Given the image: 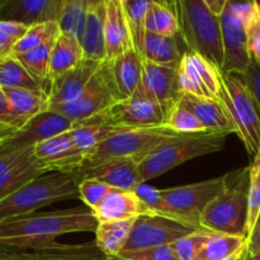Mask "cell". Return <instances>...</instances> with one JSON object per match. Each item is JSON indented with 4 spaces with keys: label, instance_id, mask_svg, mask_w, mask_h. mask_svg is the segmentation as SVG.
<instances>
[{
    "label": "cell",
    "instance_id": "41",
    "mask_svg": "<svg viewBox=\"0 0 260 260\" xmlns=\"http://www.w3.org/2000/svg\"><path fill=\"white\" fill-rule=\"evenodd\" d=\"M211 233L212 231L206 229H198L189 235L173 243L172 248L180 260H196L205 244L207 243Z\"/></svg>",
    "mask_w": 260,
    "mask_h": 260
},
{
    "label": "cell",
    "instance_id": "49",
    "mask_svg": "<svg viewBox=\"0 0 260 260\" xmlns=\"http://www.w3.org/2000/svg\"><path fill=\"white\" fill-rule=\"evenodd\" d=\"M206 5L208 7V9L213 13L217 17H221V14L223 13L226 8V3L228 0H205Z\"/></svg>",
    "mask_w": 260,
    "mask_h": 260
},
{
    "label": "cell",
    "instance_id": "13",
    "mask_svg": "<svg viewBox=\"0 0 260 260\" xmlns=\"http://www.w3.org/2000/svg\"><path fill=\"white\" fill-rule=\"evenodd\" d=\"M46 174L35 147H0V201Z\"/></svg>",
    "mask_w": 260,
    "mask_h": 260
},
{
    "label": "cell",
    "instance_id": "37",
    "mask_svg": "<svg viewBox=\"0 0 260 260\" xmlns=\"http://www.w3.org/2000/svg\"><path fill=\"white\" fill-rule=\"evenodd\" d=\"M89 0H62L57 23L62 35L76 38L80 42L86 19Z\"/></svg>",
    "mask_w": 260,
    "mask_h": 260
},
{
    "label": "cell",
    "instance_id": "43",
    "mask_svg": "<svg viewBox=\"0 0 260 260\" xmlns=\"http://www.w3.org/2000/svg\"><path fill=\"white\" fill-rule=\"evenodd\" d=\"M117 258L126 260H180L172 245H161L136 251H122Z\"/></svg>",
    "mask_w": 260,
    "mask_h": 260
},
{
    "label": "cell",
    "instance_id": "11",
    "mask_svg": "<svg viewBox=\"0 0 260 260\" xmlns=\"http://www.w3.org/2000/svg\"><path fill=\"white\" fill-rule=\"evenodd\" d=\"M177 70L182 94L218 101L221 93L220 69L211 61L198 53L185 51Z\"/></svg>",
    "mask_w": 260,
    "mask_h": 260
},
{
    "label": "cell",
    "instance_id": "22",
    "mask_svg": "<svg viewBox=\"0 0 260 260\" xmlns=\"http://www.w3.org/2000/svg\"><path fill=\"white\" fill-rule=\"evenodd\" d=\"M93 215L98 222H103L131 220L151 213L134 190L111 188L98 207L93 211Z\"/></svg>",
    "mask_w": 260,
    "mask_h": 260
},
{
    "label": "cell",
    "instance_id": "39",
    "mask_svg": "<svg viewBox=\"0 0 260 260\" xmlns=\"http://www.w3.org/2000/svg\"><path fill=\"white\" fill-rule=\"evenodd\" d=\"M165 124H168L170 128L182 135L207 132V128L201 123L200 119H198L189 109L180 106L178 102L170 108V111L168 112Z\"/></svg>",
    "mask_w": 260,
    "mask_h": 260
},
{
    "label": "cell",
    "instance_id": "38",
    "mask_svg": "<svg viewBox=\"0 0 260 260\" xmlns=\"http://www.w3.org/2000/svg\"><path fill=\"white\" fill-rule=\"evenodd\" d=\"M61 35L60 25L57 22H47L32 25L28 28L25 35L15 43L13 53H23L43 45L47 41L56 40Z\"/></svg>",
    "mask_w": 260,
    "mask_h": 260
},
{
    "label": "cell",
    "instance_id": "53",
    "mask_svg": "<svg viewBox=\"0 0 260 260\" xmlns=\"http://www.w3.org/2000/svg\"><path fill=\"white\" fill-rule=\"evenodd\" d=\"M109 260H126V259H121V258H117L116 256V258H109Z\"/></svg>",
    "mask_w": 260,
    "mask_h": 260
},
{
    "label": "cell",
    "instance_id": "8",
    "mask_svg": "<svg viewBox=\"0 0 260 260\" xmlns=\"http://www.w3.org/2000/svg\"><path fill=\"white\" fill-rule=\"evenodd\" d=\"M121 101L113 75H112L111 62L103 61L90 79L83 93L75 99L66 104L50 107L48 111L57 112L76 124L93 118L98 114Z\"/></svg>",
    "mask_w": 260,
    "mask_h": 260
},
{
    "label": "cell",
    "instance_id": "4",
    "mask_svg": "<svg viewBox=\"0 0 260 260\" xmlns=\"http://www.w3.org/2000/svg\"><path fill=\"white\" fill-rule=\"evenodd\" d=\"M226 137L228 135L225 134L207 131L201 134L178 135L165 140L139 161L142 183L165 174L188 160L220 151L225 146Z\"/></svg>",
    "mask_w": 260,
    "mask_h": 260
},
{
    "label": "cell",
    "instance_id": "16",
    "mask_svg": "<svg viewBox=\"0 0 260 260\" xmlns=\"http://www.w3.org/2000/svg\"><path fill=\"white\" fill-rule=\"evenodd\" d=\"M75 123L68 117L53 111L37 114L5 141L2 147L35 146L38 142L74 129Z\"/></svg>",
    "mask_w": 260,
    "mask_h": 260
},
{
    "label": "cell",
    "instance_id": "3",
    "mask_svg": "<svg viewBox=\"0 0 260 260\" xmlns=\"http://www.w3.org/2000/svg\"><path fill=\"white\" fill-rule=\"evenodd\" d=\"M179 23V36L188 51L203 56L222 69L223 50L220 17L213 14L205 0L170 3Z\"/></svg>",
    "mask_w": 260,
    "mask_h": 260
},
{
    "label": "cell",
    "instance_id": "29",
    "mask_svg": "<svg viewBox=\"0 0 260 260\" xmlns=\"http://www.w3.org/2000/svg\"><path fill=\"white\" fill-rule=\"evenodd\" d=\"M183 53L178 46L177 37H162V36L146 33L142 60L161 66L178 69Z\"/></svg>",
    "mask_w": 260,
    "mask_h": 260
},
{
    "label": "cell",
    "instance_id": "10",
    "mask_svg": "<svg viewBox=\"0 0 260 260\" xmlns=\"http://www.w3.org/2000/svg\"><path fill=\"white\" fill-rule=\"evenodd\" d=\"M93 118L123 131L161 126L167 122V113L140 84L129 98L117 102Z\"/></svg>",
    "mask_w": 260,
    "mask_h": 260
},
{
    "label": "cell",
    "instance_id": "7",
    "mask_svg": "<svg viewBox=\"0 0 260 260\" xmlns=\"http://www.w3.org/2000/svg\"><path fill=\"white\" fill-rule=\"evenodd\" d=\"M178 135L182 134L175 132L168 124L119 131L88 155L80 169L96 167L113 160L135 159L140 161L165 140Z\"/></svg>",
    "mask_w": 260,
    "mask_h": 260
},
{
    "label": "cell",
    "instance_id": "20",
    "mask_svg": "<svg viewBox=\"0 0 260 260\" xmlns=\"http://www.w3.org/2000/svg\"><path fill=\"white\" fill-rule=\"evenodd\" d=\"M0 260H109L94 243L58 244L35 250L0 251Z\"/></svg>",
    "mask_w": 260,
    "mask_h": 260
},
{
    "label": "cell",
    "instance_id": "34",
    "mask_svg": "<svg viewBox=\"0 0 260 260\" xmlns=\"http://www.w3.org/2000/svg\"><path fill=\"white\" fill-rule=\"evenodd\" d=\"M152 2V0H151ZM151 2L149 0H121L127 27L131 36L132 46L142 58L144 56L145 37H146V14Z\"/></svg>",
    "mask_w": 260,
    "mask_h": 260
},
{
    "label": "cell",
    "instance_id": "32",
    "mask_svg": "<svg viewBox=\"0 0 260 260\" xmlns=\"http://www.w3.org/2000/svg\"><path fill=\"white\" fill-rule=\"evenodd\" d=\"M57 40V38H56ZM56 40L47 41L43 45L23 53H13L25 70L38 81L42 90L47 94L48 81H50V58Z\"/></svg>",
    "mask_w": 260,
    "mask_h": 260
},
{
    "label": "cell",
    "instance_id": "26",
    "mask_svg": "<svg viewBox=\"0 0 260 260\" xmlns=\"http://www.w3.org/2000/svg\"><path fill=\"white\" fill-rule=\"evenodd\" d=\"M109 62L119 98H129L141 84L142 58L136 51L129 50Z\"/></svg>",
    "mask_w": 260,
    "mask_h": 260
},
{
    "label": "cell",
    "instance_id": "12",
    "mask_svg": "<svg viewBox=\"0 0 260 260\" xmlns=\"http://www.w3.org/2000/svg\"><path fill=\"white\" fill-rule=\"evenodd\" d=\"M196 230L198 229L161 216L142 215L135 221L131 235L122 251H136L155 246L172 245Z\"/></svg>",
    "mask_w": 260,
    "mask_h": 260
},
{
    "label": "cell",
    "instance_id": "19",
    "mask_svg": "<svg viewBox=\"0 0 260 260\" xmlns=\"http://www.w3.org/2000/svg\"><path fill=\"white\" fill-rule=\"evenodd\" d=\"M78 180L95 179L112 188L134 190L142 183L139 172V161L135 159L113 160L91 168H83L73 173Z\"/></svg>",
    "mask_w": 260,
    "mask_h": 260
},
{
    "label": "cell",
    "instance_id": "25",
    "mask_svg": "<svg viewBox=\"0 0 260 260\" xmlns=\"http://www.w3.org/2000/svg\"><path fill=\"white\" fill-rule=\"evenodd\" d=\"M178 103L189 109L200 119L201 123L207 128V131L236 135L235 126L220 99L210 101V99L197 98L189 94H182Z\"/></svg>",
    "mask_w": 260,
    "mask_h": 260
},
{
    "label": "cell",
    "instance_id": "35",
    "mask_svg": "<svg viewBox=\"0 0 260 260\" xmlns=\"http://www.w3.org/2000/svg\"><path fill=\"white\" fill-rule=\"evenodd\" d=\"M146 32L162 37H177L179 23L177 14L168 2L152 0L146 14Z\"/></svg>",
    "mask_w": 260,
    "mask_h": 260
},
{
    "label": "cell",
    "instance_id": "51",
    "mask_svg": "<svg viewBox=\"0 0 260 260\" xmlns=\"http://www.w3.org/2000/svg\"><path fill=\"white\" fill-rule=\"evenodd\" d=\"M246 254H248V249H246V250H243V251H241V253L236 254V255H234V256H230V258H228V259H223V260H243L244 258H245V255H246Z\"/></svg>",
    "mask_w": 260,
    "mask_h": 260
},
{
    "label": "cell",
    "instance_id": "45",
    "mask_svg": "<svg viewBox=\"0 0 260 260\" xmlns=\"http://www.w3.org/2000/svg\"><path fill=\"white\" fill-rule=\"evenodd\" d=\"M0 124L15 129H20L25 124V122L12 108L2 89H0Z\"/></svg>",
    "mask_w": 260,
    "mask_h": 260
},
{
    "label": "cell",
    "instance_id": "2",
    "mask_svg": "<svg viewBox=\"0 0 260 260\" xmlns=\"http://www.w3.org/2000/svg\"><path fill=\"white\" fill-rule=\"evenodd\" d=\"M249 179V167L228 173L223 189L211 201L201 216V228L213 233L248 238Z\"/></svg>",
    "mask_w": 260,
    "mask_h": 260
},
{
    "label": "cell",
    "instance_id": "47",
    "mask_svg": "<svg viewBox=\"0 0 260 260\" xmlns=\"http://www.w3.org/2000/svg\"><path fill=\"white\" fill-rule=\"evenodd\" d=\"M248 254L249 255L260 254V211L253 230L248 236Z\"/></svg>",
    "mask_w": 260,
    "mask_h": 260
},
{
    "label": "cell",
    "instance_id": "5",
    "mask_svg": "<svg viewBox=\"0 0 260 260\" xmlns=\"http://www.w3.org/2000/svg\"><path fill=\"white\" fill-rule=\"evenodd\" d=\"M78 184V178L68 173L41 175L0 201V222L35 213L53 203L79 198Z\"/></svg>",
    "mask_w": 260,
    "mask_h": 260
},
{
    "label": "cell",
    "instance_id": "52",
    "mask_svg": "<svg viewBox=\"0 0 260 260\" xmlns=\"http://www.w3.org/2000/svg\"><path fill=\"white\" fill-rule=\"evenodd\" d=\"M243 260H260V254H255V255H249V254H246L245 258Z\"/></svg>",
    "mask_w": 260,
    "mask_h": 260
},
{
    "label": "cell",
    "instance_id": "46",
    "mask_svg": "<svg viewBox=\"0 0 260 260\" xmlns=\"http://www.w3.org/2000/svg\"><path fill=\"white\" fill-rule=\"evenodd\" d=\"M240 76L244 83H245V85L248 86L249 91H250L251 96L255 102V106L258 108L260 116V68L254 61H251L246 73H244Z\"/></svg>",
    "mask_w": 260,
    "mask_h": 260
},
{
    "label": "cell",
    "instance_id": "48",
    "mask_svg": "<svg viewBox=\"0 0 260 260\" xmlns=\"http://www.w3.org/2000/svg\"><path fill=\"white\" fill-rule=\"evenodd\" d=\"M15 43H17V41L13 40L10 36H8L7 33L0 28V57L12 55Z\"/></svg>",
    "mask_w": 260,
    "mask_h": 260
},
{
    "label": "cell",
    "instance_id": "33",
    "mask_svg": "<svg viewBox=\"0 0 260 260\" xmlns=\"http://www.w3.org/2000/svg\"><path fill=\"white\" fill-rule=\"evenodd\" d=\"M248 249V238L211 233L207 243L196 260H223Z\"/></svg>",
    "mask_w": 260,
    "mask_h": 260
},
{
    "label": "cell",
    "instance_id": "9",
    "mask_svg": "<svg viewBox=\"0 0 260 260\" xmlns=\"http://www.w3.org/2000/svg\"><path fill=\"white\" fill-rule=\"evenodd\" d=\"M225 184L226 174L203 182L160 189V194L173 220L194 229H202L201 216L203 211Z\"/></svg>",
    "mask_w": 260,
    "mask_h": 260
},
{
    "label": "cell",
    "instance_id": "24",
    "mask_svg": "<svg viewBox=\"0 0 260 260\" xmlns=\"http://www.w3.org/2000/svg\"><path fill=\"white\" fill-rule=\"evenodd\" d=\"M106 60L112 61L134 50L121 0H106Z\"/></svg>",
    "mask_w": 260,
    "mask_h": 260
},
{
    "label": "cell",
    "instance_id": "1",
    "mask_svg": "<svg viewBox=\"0 0 260 260\" xmlns=\"http://www.w3.org/2000/svg\"><path fill=\"white\" fill-rule=\"evenodd\" d=\"M96 225L98 221L85 206L19 216L0 222V251L45 248L68 234L95 233Z\"/></svg>",
    "mask_w": 260,
    "mask_h": 260
},
{
    "label": "cell",
    "instance_id": "18",
    "mask_svg": "<svg viewBox=\"0 0 260 260\" xmlns=\"http://www.w3.org/2000/svg\"><path fill=\"white\" fill-rule=\"evenodd\" d=\"M142 86L162 107L165 113L179 101L182 91L178 83V70L142 60Z\"/></svg>",
    "mask_w": 260,
    "mask_h": 260
},
{
    "label": "cell",
    "instance_id": "14",
    "mask_svg": "<svg viewBox=\"0 0 260 260\" xmlns=\"http://www.w3.org/2000/svg\"><path fill=\"white\" fill-rule=\"evenodd\" d=\"M220 24L223 50V62L221 71L243 75L251 63L245 24L239 18H236L228 9V7L221 14Z\"/></svg>",
    "mask_w": 260,
    "mask_h": 260
},
{
    "label": "cell",
    "instance_id": "42",
    "mask_svg": "<svg viewBox=\"0 0 260 260\" xmlns=\"http://www.w3.org/2000/svg\"><path fill=\"white\" fill-rule=\"evenodd\" d=\"M111 188L109 185L95 179H83L78 184L79 198L83 201L85 207H88L93 212Z\"/></svg>",
    "mask_w": 260,
    "mask_h": 260
},
{
    "label": "cell",
    "instance_id": "44",
    "mask_svg": "<svg viewBox=\"0 0 260 260\" xmlns=\"http://www.w3.org/2000/svg\"><path fill=\"white\" fill-rule=\"evenodd\" d=\"M246 33L250 58L260 68V8L246 24Z\"/></svg>",
    "mask_w": 260,
    "mask_h": 260
},
{
    "label": "cell",
    "instance_id": "28",
    "mask_svg": "<svg viewBox=\"0 0 260 260\" xmlns=\"http://www.w3.org/2000/svg\"><path fill=\"white\" fill-rule=\"evenodd\" d=\"M84 58L83 48L76 38L61 33L55 41L50 58V81L81 62ZM48 81V84H50Z\"/></svg>",
    "mask_w": 260,
    "mask_h": 260
},
{
    "label": "cell",
    "instance_id": "15",
    "mask_svg": "<svg viewBox=\"0 0 260 260\" xmlns=\"http://www.w3.org/2000/svg\"><path fill=\"white\" fill-rule=\"evenodd\" d=\"M35 155L45 173H73L83 167L86 156L76 147L71 131L38 142L35 146Z\"/></svg>",
    "mask_w": 260,
    "mask_h": 260
},
{
    "label": "cell",
    "instance_id": "27",
    "mask_svg": "<svg viewBox=\"0 0 260 260\" xmlns=\"http://www.w3.org/2000/svg\"><path fill=\"white\" fill-rule=\"evenodd\" d=\"M136 218L123 221H103L95 229V244L99 250L108 258L121 254L128 241Z\"/></svg>",
    "mask_w": 260,
    "mask_h": 260
},
{
    "label": "cell",
    "instance_id": "50",
    "mask_svg": "<svg viewBox=\"0 0 260 260\" xmlns=\"http://www.w3.org/2000/svg\"><path fill=\"white\" fill-rule=\"evenodd\" d=\"M18 129L10 128V127L4 126V124H0V147L5 144L8 139H9L12 135H14Z\"/></svg>",
    "mask_w": 260,
    "mask_h": 260
},
{
    "label": "cell",
    "instance_id": "23",
    "mask_svg": "<svg viewBox=\"0 0 260 260\" xmlns=\"http://www.w3.org/2000/svg\"><path fill=\"white\" fill-rule=\"evenodd\" d=\"M104 23H106V0H89L85 25L80 40L84 58L86 60L96 61V62L106 61Z\"/></svg>",
    "mask_w": 260,
    "mask_h": 260
},
{
    "label": "cell",
    "instance_id": "31",
    "mask_svg": "<svg viewBox=\"0 0 260 260\" xmlns=\"http://www.w3.org/2000/svg\"><path fill=\"white\" fill-rule=\"evenodd\" d=\"M119 131L122 129L114 128L95 118H90L76 124L74 129H71V136L76 147L88 157V155H90L99 145Z\"/></svg>",
    "mask_w": 260,
    "mask_h": 260
},
{
    "label": "cell",
    "instance_id": "17",
    "mask_svg": "<svg viewBox=\"0 0 260 260\" xmlns=\"http://www.w3.org/2000/svg\"><path fill=\"white\" fill-rule=\"evenodd\" d=\"M62 0H0V20L25 27L57 22Z\"/></svg>",
    "mask_w": 260,
    "mask_h": 260
},
{
    "label": "cell",
    "instance_id": "21",
    "mask_svg": "<svg viewBox=\"0 0 260 260\" xmlns=\"http://www.w3.org/2000/svg\"><path fill=\"white\" fill-rule=\"evenodd\" d=\"M102 62L83 58L79 65L68 73L52 79L48 84L47 96L50 107L75 101L84 91ZM50 109V108H48Z\"/></svg>",
    "mask_w": 260,
    "mask_h": 260
},
{
    "label": "cell",
    "instance_id": "36",
    "mask_svg": "<svg viewBox=\"0 0 260 260\" xmlns=\"http://www.w3.org/2000/svg\"><path fill=\"white\" fill-rule=\"evenodd\" d=\"M0 88H22L43 91L38 81L33 79L13 53L0 57Z\"/></svg>",
    "mask_w": 260,
    "mask_h": 260
},
{
    "label": "cell",
    "instance_id": "6",
    "mask_svg": "<svg viewBox=\"0 0 260 260\" xmlns=\"http://www.w3.org/2000/svg\"><path fill=\"white\" fill-rule=\"evenodd\" d=\"M220 102L228 111L236 135L253 159L260 150V116L248 86L238 74L220 70Z\"/></svg>",
    "mask_w": 260,
    "mask_h": 260
},
{
    "label": "cell",
    "instance_id": "30",
    "mask_svg": "<svg viewBox=\"0 0 260 260\" xmlns=\"http://www.w3.org/2000/svg\"><path fill=\"white\" fill-rule=\"evenodd\" d=\"M4 91L8 102L10 103L15 113L27 123L29 119L42 112L48 111L47 94L43 91L29 90L22 88H0Z\"/></svg>",
    "mask_w": 260,
    "mask_h": 260
},
{
    "label": "cell",
    "instance_id": "40",
    "mask_svg": "<svg viewBox=\"0 0 260 260\" xmlns=\"http://www.w3.org/2000/svg\"><path fill=\"white\" fill-rule=\"evenodd\" d=\"M250 179H249L248 194V236L251 233L260 211V150L258 154L251 159Z\"/></svg>",
    "mask_w": 260,
    "mask_h": 260
}]
</instances>
